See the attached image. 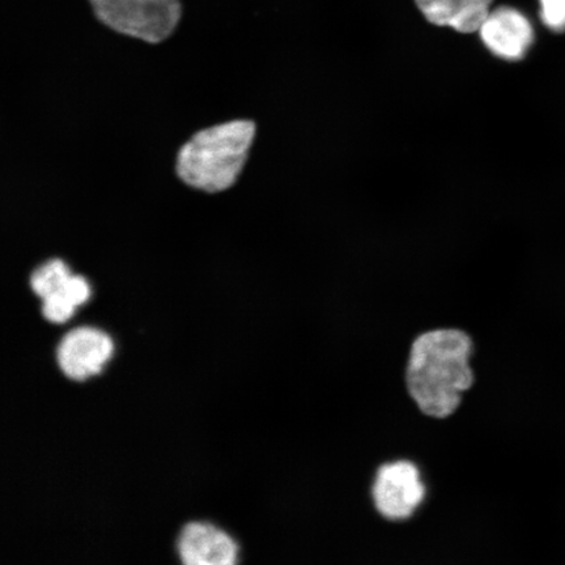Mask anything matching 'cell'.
<instances>
[{
  "mask_svg": "<svg viewBox=\"0 0 565 565\" xmlns=\"http://www.w3.org/2000/svg\"><path fill=\"white\" fill-rule=\"evenodd\" d=\"M476 344L458 328H437L408 345L405 385L409 398L428 418L445 420L458 413L477 384Z\"/></svg>",
  "mask_w": 565,
  "mask_h": 565,
  "instance_id": "1",
  "label": "cell"
},
{
  "mask_svg": "<svg viewBox=\"0 0 565 565\" xmlns=\"http://www.w3.org/2000/svg\"><path fill=\"white\" fill-rule=\"evenodd\" d=\"M541 19L550 31L565 32V0H540Z\"/></svg>",
  "mask_w": 565,
  "mask_h": 565,
  "instance_id": "12",
  "label": "cell"
},
{
  "mask_svg": "<svg viewBox=\"0 0 565 565\" xmlns=\"http://www.w3.org/2000/svg\"><path fill=\"white\" fill-rule=\"evenodd\" d=\"M256 125L236 119L194 134L177 158V173L186 185L207 193L235 183L249 153Z\"/></svg>",
  "mask_w": 565,
  "mask_h": 565,
  "instance_id": "2",
  "label": "cell"
},
{
  "mask_svg": "<svg viewBox=\"0 0 565 565\" xmlns=\"http://www.w3.org/2000/svg\"><path fill=\"white\" fill-rule=\"evenodd\" d=\"M75 306L71 302L65 295L56 292L46 296L44 306H42V315L45 320L52 323L62 324L73 318L75 313Z\"/></svg>",
  "mask_w": 565,
  "mask_h": 565,
  "instance_id": "11",
  "label": "cell"
},
{
  "mask_svg": "<svg viewBox=\"0 0 565 565\" xmlns=\"http://www.w3.org/2000/svg\"><path fill=\"white\" fill-rule=\"evenodd\" d=\"M175 553L181 565H238L242 548L227 530L214 522L193 520L180 529Z\"/></svg>",
  "mask_w": 565,
  "mask_h": 565,
  "instance_id": "6",
  "label": "cell"
},
{
  "mask_svg": "<svg viewBox=\"0 0 565 565\" xmlns=\"http://www.w3.org/2000/svg\"><path fill=\"white\" fill-rule=\"evenodd\" d=\"M492 2L493 0H463L461 11L450 26L461 33L479 32L490 17Z\"/></svg>",
  "mask_w": 565,
  "mask_h": 565,
  "instance_id": "9",
  "label": "cell"
},
{
  "mask_svg": "<svg viewBox=\"0 0 565 565\" xmlns=\"http://www.w3.org/2000/svg\"><path fill=\"white\" fill-rule=\"evenodd\" d=\"M429 497L422 466L412 458L387 459L377 466L371 500L381 519L394 524L413 520Z\"/></svg>",
  "mask_w": 565,
  "mask_h": 565,
  "instance_id": "4",
  "label": "cell"
},
{
  "mask_svg": "<svg viewBox=\"0 0 565 565\" xmlns=\"http://www.w3.org/2000/svg\"><path fill=\"white\" fill-rule=\"evenodd\" d=\"M105 28L125 38L160 44L171 38L182 17L181 0H88Z\"/></svg>",
  "mask_w": 565,
  "mask_h": 565,
  "instance_id": "3",
  "label": "cell"
},
{
  "mask_svg": "<svg viewBox=\"0 0 565 565\" xmlns=\"http://www.w3.org/2000/svg\"><path fill=\"white\" fill-rule=\"evenodd\" d=\"M70 275L67 266L61 259L49 260L32 274L31 286L33 292L42 299H45L49 295L61 292Z\"/></svg>",
  "mask_w": 565,
  "mask_h": 565,
  "instance_id": "8",
  "label": "cell"
},
{
  "mask_svg": "<svg viewBox=\"0 0 565 565\" xmlns=\"http://www.w3.org/2000/svg\"><path fill=\"white\" fill-rule=\"evenodd\" d=\"M61 294L65 295L66 298L74 303L75 307L83 306L87 302L90 296V288L86 279L79 277V275H70L65 285L61 289Z\"/></svg>",
  "mask_w": 565,
  "mask_h": 565,
  "instance_id": "13",
  "label": "cell"
},
{
  "mask_svg": "<svg viewBox=\"0 0 565 565\" xmlns=\"http://www.w3.org/2000/svg\"><path fill=\"white\" fill-rule=\"evenodd\" d=\"M415 2L429 23L440 26H450L463 6V0H415Z\"/></svg>",
  "mask_w": 565,
  "mask_h": 565,
  "instance_id": "10",
  "label": "cell"
},
{
  "mask_svg": "<svg viewBox=\"0 0 565 565\" xmlns=\"http://www.w3.org/2000/svg\"><path fill=\"white\" fill-rule=\"evenodd\" d=\"M479 33L484 45L505 61L524 58L534 42L533 25L524 13L511 7L491 11Z\"/></svg>",
  "mask_w": 565,
  "mask_h": 565,
  "instance_id": "7",
  "label": "cell"
},
{
  "mask_svg": "<svg viewBox=\"0 0 565 565\" xmlns=\"http://www.w3.org/2000/svg\"><path fill=\"white\" fill-rule=\"evenodd\" d=\"M115 353V342L105 331L90 327L70 330L55 350L56 365L73 383L98 376Z\"/></svg>",
  "mask_w": 565,
  "mask_h": 565,
  "instance_id": "5",
  "label": "cell"
}]
</instances>
